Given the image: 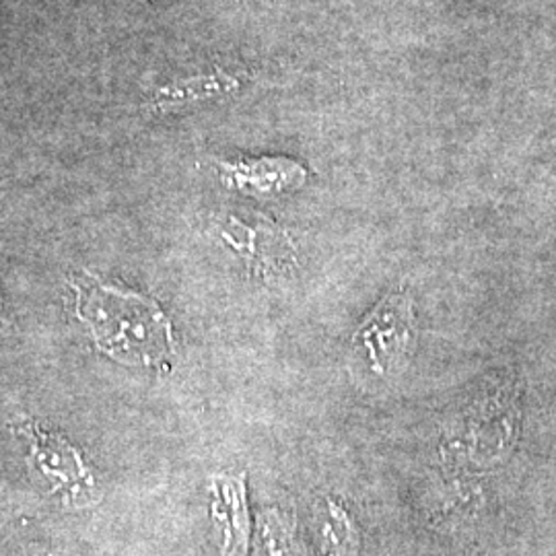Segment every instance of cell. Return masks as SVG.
Segmentation results:
<instances>
[{
  "label": "cell",
  "instance_id": "5b68a950",
  "mask_svg": "<svg viewBox=\"0 0 556 556\" xmlns=\"http://www.w3.org/2000/svg\"><path fill=\"white\" fill-rule=\"evenodd\" d=\"M213 516L223 534V556H245L250 544V519L245 507L243 478L219 477L213 484Z\"/></svg>",
  "mask_w": 556,
  "mask_h": 556
},
{
  "label": "cell",
  "instance_id": "6da1fadb",
  "mask_svg": "<svg viewBox=\"0 0 556 556\" xmlns=\"http://www.w3.org/2000/svg\"><path fill=\"white\" fill-rule=\"evenodd\" d=\"M73 314L93 346L128 367H169L176 358L172 321L157 301L135 293L93 270L68 278Z\"/></svg>",
  "mask_w": 556,
  "mask_h": 556
},
{
  "label": "cell",
  "instance_id": "ba28073f",
  "mask_svg": "<svg viewBox=\"0 0 556 556\" xmlns=\"http://www.w3.org/2000/svg\"><path fill=\"white\" fill-rule=\"evenodd\" d=\"M233 87V80L223 77H206V79H192L186 85H176L169 89H163L160 93L161 105H179L190 103L192 100H202L204 96H219Z\"/></svg>",
  "mask_w": 556,
  "mask_h": 556
},
{
  "label": "cell",
  "instance_id": "8992f818",
  "mask_svg": "<svg viewBox=\"0 0 556 556\" xmlns=\"http://www.w3.org/2000/svg\"><path fill=\"white\" fill-rule=\"evenodd\" d=\"M316 536L319 556H357V528L332 498L326 501L324 511L316 516Z\"/></svg>",
  "mask_w": 556,
  "mask_h": 556
},
{
  "label": "cell",
  "instance_id": "52a82bcc",
  "mask_svg": "<svg viewBox=\"0 0 556 556\" xmlns=\"http://www.w3.org/2000/svg\"><path fill=\"white\" fill-rule=\"evenodd\" d=\"M260 542L266 556H298L293 528L278 511H264L260 516Z\"/></svg>",
  "mask_w": 556,
  "mask_h": 556
},
{
  "label": "cell",
  "instance_id": "7a4b0ae2",
  "mask_svg": "<svg viewBox=\"0 0 556 556\" xmlns=\"http://www.w3.org/2000/svg\"><path fill=\"white\" fill-rule=\"evenodd\" d=\"M415 337V316L413 301L406 293L388 295L378 307L367 316L355 332L358 342L371 361L376 374H390L410 353Z\"/></svg>",
  "mask_w": 556,
  "mask_h": 556
},
{
  "label": "cell",
  "instance_id": "3957f363",
  "mask_svg": "<svg viewBox=\"0 0 556 556\" xmlns=\"http://www.w3.org/2000/svg\"><path fill=\"white\" fill-rule=\"evenodd\" d=\"M223 239L238 250L239 256L258 275H278L293 266V245L273 223H243L231 219L220 225Z\"/></svg>",
  "mask_w": 556,
  "mask_h": 556
},
{
  "label": "cell",
  "instance_id": "277c9868",
  "mask_svg": "<svg viewBox=\"0 0 556 556\" xmlns=\"http://www.w3.org/2000/svg\"><path fill=\"white\" fill-rule=\"evenodd\" d=\"M220 181L245 194H280L299 188L307 172L299 161L287 157H258L219 163Z\"/></svg>",
  "mask_w": 556,
  "mask_h": 556
},
{
  "label": "cell",
  "instance_id": "9c48e42d",
  "mask_svg": "<svg viewBox=\"0 0 556 556\" xmlns=\"http://www.w3.org/2000/svg\"><path fill=\"white\" fill-rule=\"evenodd\" d=\"M40 556H56V555H40Z\"/></svg>",
  "mask_w": 556,
  "mask_h": 556
}]
</instances>
